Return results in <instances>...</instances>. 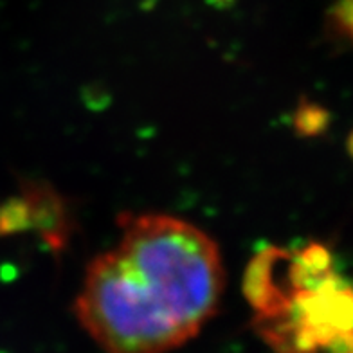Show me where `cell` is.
I'll return each instance as SVG.
<instances>
[{"label": "cell", "mask_w": 353, "mask_h": 353, "mask_svg": "<svg viewBox=\"0 0 353 353\" xmlns=\"http://www.w3.org/2000/svg\"><path fill=\"white\" fill-rule=\"evenodd\" d=\"M119 242L87 267L76 316L105 353H170L216 314L225 285L213 238L163 213H125Z\"/></svg>", "instance_id": "obj_1"}]
</instances>
